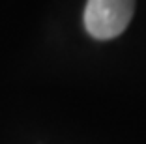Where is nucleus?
Returning a JSON list of instances; mask_svg holds the SVG:
<instances>
[{"label": "nucleus", "instance_id": "f257e3e1", "mask_svg": "<svg viewBox=\"0 0 146 144\" xmlns=\"http://www.w3.org/2000/svg\"><path fill=\"white\" fill-rule=\"evenodd\" d=\"M135 11V0H88L84 28L96 39H112L127 28Z\"/></svg>", "mask_w": 146, "mask_h": 144}]
</instances>
